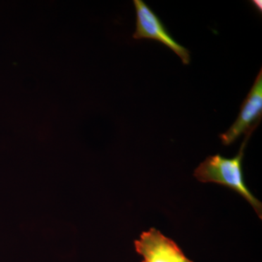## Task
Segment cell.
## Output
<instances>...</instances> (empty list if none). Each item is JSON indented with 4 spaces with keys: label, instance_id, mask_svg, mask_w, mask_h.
Returning a JSON list of instances; mask_svg holds the SVG:
<instances>
[{
    "label": "cell",
    "instance_id": "cell-1",
    "mask_svg": "<svg viewBox=\"0 0 262 262\" xmlns=\"http://www.w3.org/2000/svg\"><path fill=\"white\" fill-rule=\"evenodd\" d=\"M251 134L246 135L238 153L232 158L220 155L208 156L194 170V177L203 183H215L225 186L242 196L251 204L260 219L262 204L246 186L243 171L245 148Z\"/></svg>",
    "mask_w": 262,
    "mask_h": 262
},
{
    "label": "cell",
    "instance_id": "cell-2",
    "mask_svg": "<svg viewBox=\"0 0 262 262\" xmlns=\"http://www.w3.org/2000/svg\"><path fill=\"white\" fill-rule=\"evenodd\" d=\"M134 5L136 21V30L133 38L158 41L173 51L182 59L184 64L189 65L190 63L189 50L173 39L159 17L142 0H134Z\"/></svg>",
    "mask_w": 262,
    "mask_h": 262
},
{
    "label": "cell",
    "instance_id": "cell-3",
    "mask_svg": "<svg viewBox=\"0 0 262 262\" xmlns=\"http://www.w3.org/2000/svg\"><path fill=\"white\" fill-rule=\"evenodd\" d=\"M262 117V70L241 105V112L232 126L220 137L225 146L232 144L242 134H252Z\"/></svg>",
    "mask_w": 262,
    "mask_h": 262
},
{
    "label": "cell",
    "instance_id": "cell-4",
    "mask_svg": "<svg viewBox=\"0 0 262 262\" xmlns=\"http://www.w3.org/2000/svg\"><path fill=\"white\" fill-rule=\"evenodd\" d=\"M135 248L142 256L141 262H193L175 241L154 227L141 233L135 241Z\"/></svg>",
    "mask_w": 262,
    "mask_h": 262
}]
</instances>
